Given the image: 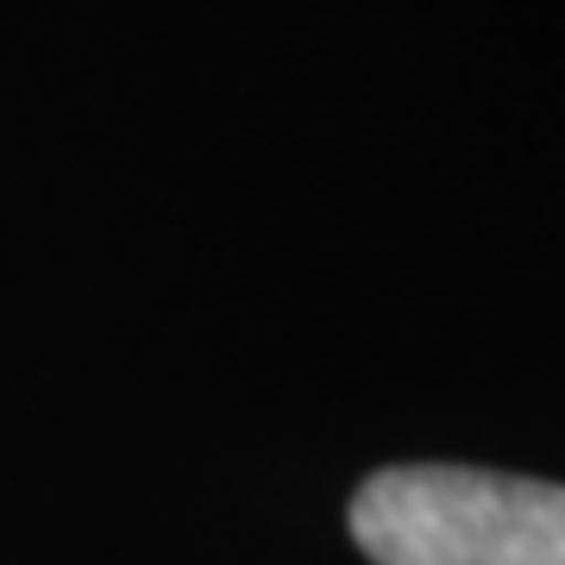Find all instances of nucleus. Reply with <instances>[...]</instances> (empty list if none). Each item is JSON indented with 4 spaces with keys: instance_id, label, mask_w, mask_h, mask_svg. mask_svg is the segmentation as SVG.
<instances>
[{
    "instance_id": "1",
    "label": "nucleus",
    "mask_w": 565,
    "mask_h": 565,
    "mask_svg": "<svg viewBox=\"0 0 565 565\" xmlns=\"http://www.w3.org/2000/svg\"><path fill=\"white\" fill-rule=\"evenodd\" d=\"M345 527L371 565H565V484L484 465H384Z\"/></svg>"
}]
</instances>
